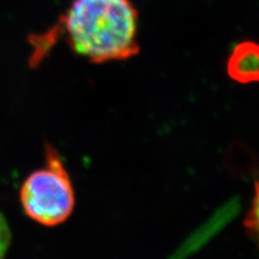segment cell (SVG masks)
<instances>
[{"label": "cell", "mask_w": 259, "mask_h": 259, "mask_svg": "<svg viewBox=\"0 0 259 259\" xmlns=\"http://www.w3.org/2000/svg\"><path fill=\"white\" fill-rule=\"evenodd\" d=\"M46 166L31 172L21 186L24 213L34 222L54 227L66 222L75 208L76 197L60 153L46 145Z\"/></svg>", "instance_id": "obj_2"}, {"label": "cell", "mask_w": 259, "mask_h": 259, "mask_svg": "<svg viewBox=\"0 0 259 259\" xmlns=\"http://www.w3.org/2000/svg\"><path fill=\"white\" fill-rule=\"evenodd\" d=\"M58 27L89 62L125 61L140 52L139 13L131 0H71Z\"/></svg>", "instance_id": "obj_1"}, {"label": "cell", "mask_w": 259, "mask_h": 259, "mask_svg": "<svg viewBox=\"0 0 259 259\" xmlns=\"http://www.w3.org/2000/svg\"><path fill=\"white\" fill-rule=\"evenodd\" d=\"M11 243V230L6 217L0 212V259H4Z\"/></svg>", "instance_id": "obj_5"}, {"label": "cell", "mask_w": 259, "mask_h": 259, "mask_svg": "<svg viewBox=\"0 0 259 259\" xmlns=\"http://www.w3.org/2000/svg\"><path fill=\"white\" fill-rule=\"evenodd\" d=\"M227 72L239 83L259 82V45L243 41L234 47L227 62Z\"/></svg>", "instance_id": "obj_3"}, {"label": "cell", "mask_w": 259, "mask_h": 259, "mask_svg": "<svg viewBox=\"0 0 259 259\" xmlns=\"http://www.w3.org/2000/svg\"><path fill=\"white\" fill-rule=\"evenodd\" d=\"M244 224L248 232L250 233V236L256 240L259 246V180L255 185V192L252 205H250V208L245 217Z\"/></svg>", "instance_id": "obj_4"}]
</instances>
